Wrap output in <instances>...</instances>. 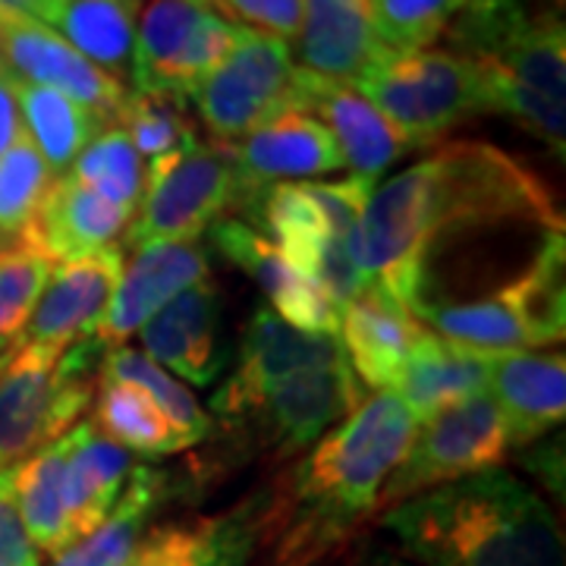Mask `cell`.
<instances>
[{
  "label": "cell",
  "mask_w": 566,
  "mask_h": 566,
  "mask_svg": "<svg viewBox=\"0 0 566 566\" xmlns=\"http://www.w3.org/2000/svg\"><path fill=\"white\" fill-rule=\"evenodd\" d=\"M378 41L390 51H424L460 20L465 0H368Z\"/></svg>",
  "instance_id": "35"
},
{
  "label": "cell",
  "mask_w": 566,
  "mask_h": 566,
  "mask_svg": "<svg viewBox=\"0 0 566 566\" xmlns=\"http://www.w3.org/2000/svg\"><path fill=\"white\" fill-rule=\"evenodd\" d=\"M419 431V419L390 387L356 406L286 475L259 516L271 566H322L378 513V494Z\"/></svg>",
  "instance_id": "2"
},
{
  "label": "cell",
  "mask_w": 566,
  "mask_h": 566,
  "mask_svg": "<svg viewBox=\"0 0 566 566\" xmlns=\"http://www.w3.org/2000/svg\"><path fill=\"white\" fill-rule=\"evenodd\" d=\"M491 365H494L491 353L453 344V340L424 331L416 346L409 349L394 390L403 397V403L412 409V416L422 424L447 406L488 390Z\"/></svg>",
  "instance_id": "26"
},
{
  "label": "cell",
  "mask_w": 566,
  "mask_h": 566,
  "mask_svg": "<svg viewBox=\"0 0 566 566\" xmlns=\"http://www.w3.org/2000/svg\"><path fill=\"white\" fill-rule=\"evenodd\" d=\"M233 32L211 0H148L136 20L129 82L136 92L186 104L230 51Z\"/></svg>",
  "instance_id": "10"
},
{
  "label": "cell",
  "mask_w": 566,
  "mask_h": 566,
  "mask_svg": "<svg viewBox=\"0 0 566 566\" xmlns=\"http://www.w3.org/2000/svg\"><path fill=\"white\" fill-rule=\"evenodd\" d=\"M120 274V243L54 268L17 344L66 353L73 344L95 337Z\"/></svg>",
  "instance_id": "17"
},
{
  "label": "cell",
  "mask_w": 566,
  "mask_h": 566,
  "mask_svg": "<svg viewBox=\"0 0 566 566\" xmlns=\"http://www.w3.org/2000/svg\"><path fill=\"white\" fill-rule=\"evenodd\" d=\"M293 111H305L331 129L344 167L356 180H378L390 164L416 151V145L356 85L324 80L303 66L293 73Z\"/></svg>",
  "instance_id": "15"
},
{
  "label": "cell",
  "mask_w": 566,
  "mask_h": 566,
  "mask_svg": "<svg viewBox=\"0 0 566 566\" xmlns=\"http://www.w3.org/2000/svg\"><path fill=\"white\" fill-rule=\"evenodd\" d=\"M340 363H346V353L337 334L300 331L262 305L245 324L237 371L223 381L211 406L218 416L240 419L268 387L281 385L283 378Z\"/></svg>",
  "instance_id": "12"
},
{
  "label": "cell",
  "mask_w": 566,
  "mask_h": 566,
  "mask_svg": "<svg viewBox=\"0 0 566 566\" xmlns=\"http://www.w3.org/2000/svg\"><path fill=\"white\" fill-rule=\"evenodd\" d=\"M346 566H416L412 560H406L400 551H394V547L378 545V542H365L349 560Z\"/></svg>",
  "instance_id": "44"
},
{
  "label": "cell",
  "mask_w": 566,
  "mask_h": 566,
  "mask_svg": "<svg viewBox=\"0 0 566 566\" xmlns=\"http://www.w3.org/2000/svg\"><path fill=\"white\" fill-rule=\"evenodd\" d=\"M223 148L240 177V199H237L240 208L255 192H262L264 186L293 180L308 182L312 177L344 170V155L331 129L305 111H283L262 123L259 129H252L249 136Z\"/></svg>",
  "instance_id": "16"
},
{
  "label": "cell",
  "mask_w": 566,
  "mask_h": 566,
  "mask_svg": "<svg viewBox=\"0 0 566 566\" xmlns=\"http://www.w3.org/2000/svg\"><path fill=\"white\" fill-rule=\"evenodd\" d=\"M129 221V208L107 202L88 186L63 174L51 182L20 243L41 252L51 262H73L117 243Z\"/></svg>",
  "instance_id": "21"
},
{
  "label": "cell",
  "mask_w": 566,
  "mask_h": 566,
  "mask_svg": "<svg viewBox=\"0 0 566 566\" xmlns=\"http://www.w3.org/2000/svg\"><path fill=\"white\" fill-rule=\"evenodd\" d=\"M422 334V322L378 286H368L363 296L344 305L337 331L356 381L371 394L397 385L406 356Z\"/></svg>",
  "instance_id": "22"
},
{
  "label": "cell",
  "mask_w": 566,
  "mask_h": 566,
  "mask_svg": "<svg viewBox=\"0 0 566 566\" xmlns=\"http://www.w3.org/2000/svg\"><path fill=\"white\" fill-rule=\"evenodd\" d=\"M293 73L286 41L237 25L230 51L192 92L211 139L240 142L271 117L293 111Z\"/></svg>",
  "instance_id": "11"
},
{
  "label": "cell",
  "mask_w": 566,
  "mask_h": 566,
  "mask_svg": "<svg viewBox=\"0 0 566 566\" xmlns=\"http://www.w3.org/2000/svg\"><path fill=\"white\" fill-rule=\"evenodd\" d=\"M117 126L129 136L139 158H164L170 151L182 148L186 142L196 139L192 123L182 114V102L164 98V95H145L129 92L117 114Z\"/></svg>",
  "instance_id": "37"
},
{
  "label": "cell",
  "mask_w": 566,
  "mask_h": 566,
  "mask_svg": "<svg viewBox=\"0 0 566 566\" xmlns=\"http://www.w3.org/2000/svg\"><path fill=\"white\" fill-rule=\"evenodd\" d=\"M104 349L95 337L51 353L13 344L0 356V472L63 438L95 397Z\"/></svg>",
  "instance_id": "5"
},
{
  "label": "cell",
  "mask_w": 566,
  "mask_h": 566,
  "mask_svg": "<svg viewBox=\"0 0 566 566\" xmlns=\"http://www.w3.org/2000/svg\"><path fill=\"white\" fill-rule=\"evenodd\" d=\"M488 394L504 412L510 441L535 444L560 428L566 416L564 353H504L494 356Z\"/></svg>",
  "instance_id": "23"
},
{
  "label": "cell",
  "mask_w": 566,
  "mask_h": 566,
  "mask_svg": "<svg viewBox=\"0 0 566 566\" xmlns=\"http://www.w3.org/2000/svg\"><path fill=\"white\" fill-rule=\"evenodd\" d=\"M145 356L196 387H211L227 368L221 344V290L192 283L139 327Z\"/></svg>",
  "instance_id": "19"
},
{
  "label": "cell",
  "mask_w": 566,
  "mask_h": 566,
  "mask_svg": "<svg viewBox=\"0 0 566 566\" xmlns=\"http://www.w3.org/2000/svg\"><path fill=\"white\" fill-rule=\"evenodd\" d=\"M208 277V252L199 240L145 243L129 259L107 303L95 340L102 349L123 346L158 308Z\"/></svg>",
  "instance_id": "18"
},
{
  "label": "cell",
  "mask_w": 566,
  "mask_h": 566,
  "mask_svg": "<svg viewBox=\"0 0 566 566\" xmlns=\"http://www.w3.org/2000/svg\"><path fill=\"white\" fill-rule=\"evenodd\" d=\"M422 424L400 465L381 488L378 510H390L422 491L465 475L497 469L513 447L504 412L488 390L447 406Z\"/></svg>",
  "instance_id": "9"
},
{
  "label": "cell",
  "mask_w": 566,
  "mask_h": 566,
  "mask_svg": "<svg viewBox=\"0 0 566 566\" xmlns=\"http://www.w3.org/2000/svg\"><path fill=\"white\" fill-rule=\"evenodd\" d=\"M92 424L102 428L104 438L114 444L136 450L142 457H167L189 447L170 419L151 403V397L126 381H98Z\"/></svg>",
  "instance_id": "31"
},
{
  "label": "cell",
  "mask_w": 566,
  "mask_h": 566,
  "mask_svg": "<svg viewBox=\"0 0 566 566\" xmlns=\"http://www.w3.org/2000/svg\"><path fill=\"white\" fill-rule=\"evenodd\" d=\"M22 120L20 107H17V95H13V73L0 63V155L20 139Z\"/></svg>",
  "instance_id": "42"
},
{
  "label": "cell",
  "mask_w": 566,
  "mask_h": 566,
  "mask_svg": "<svg viewBox=\"0 0 566 566\" xmlns=\"http://www.w3.org/2000/svg\"><path fill=\"white\" fill-rule=\"evenodd\" d=\"M296 41L303 70L349 85L385 51L368 0H303V29Z\"/></svg>",
  "instance_id": "25"
},
{
  "label": "cell",
  "mask_w": 566,
  "mask_h": 566,
  "mask_svg": "<svg viewBox=\"0 0 566 566\" xmlns=\"http://www.w3.org/2000/svg\"><path fill=\"white\" fill-rule=\"evenodd\" d=\"M485 70L488 107L516 120L564 158L566 151V29L560 13L520 10L482 44L469 48Z\"/></svg>",
  "instance_id": "6"
},
{
  "label": "cell",
  "mask_w": 566,
  "mask_h": 566,
  "mask_svg": "<svg viewBox=\"0 0 566 566\" xmlns=\"http://www.w3.org/2000/svg\"><path fill=\"white\" fill-rule=\"evenodd\" d=\"M142 0H44L35 22L61 35L111 80L133 76V44Z\"/></svg>",
  "instance_id": "27"
},
{
  "label": "cell",
  "mask_w": 566,
  "mask_h": 566,
  "mask_svg": "<svg viewBox=\"0 0 566 566\" xmlns=\"http://www.w3.org/2000/svg\"><path fill=\"white\" fill-rule=\"evenodd\" d=\"M54 180L57 177L25 133L0 155V252L20 245Z\"/></svg>",
  "instance_id": "34"
},
{
  "label": "cell",
  "mask_w": 566,
  "mask_h": 566,
  "mask_svg": "<svg viewBox=\"0 0 566 566\" xmlns=\"http://www.w3.org/2000/svg\"><path fill=\"white\" fill-rule=\"evenodd\" d=\"M528 223L564 230L547 182L488 142H447L368 192L359 221V268L409 312L424 300V259L460 230Z\"/></svg>",
  "instance_id": "1"
},
{
  "label": "cell",
  "mask_w": 566,
  "mask_h": 566,
  "mask_svg": "<svg viewBox=\"0 0 566 566\" xmlns=\"http://www.w3.org/2000/svg\"><path fill=\"white\" fill-rule=\"evenodd\" d=\"M129 475H133L129 450L104 438L92 419L76 422L66 431L63 501H66L73 542L92 535L111 516Z\"/></svg>",
  "instance_id": "24"
},
{
  "label": "cell",
  "mask_w": 566,
  "mask_h": 566,
  "mask_svg": "<svg viewBox=\"0 0 566 566\" xmlns=\"http://www.w3.org/2000/svg\"><path fill=\"white\" fill-rule=\"evenodd\" d=\"M170 475L148 469V465H133V475L123 488L120 501L111 510V516L92 535H85L61 554H54L51 566H123L129 554L136 551L151 516L161 510L167 501Z\"/></svg>",
  "instance_id": "28"
},
{
  "label": "cell",
  "mask_w": 566,
  "mask_h": 566,
  "mask_svg": "<svg viewBox=\"0 0 566 566\" xmlns=\"http://www.w3.org/2000/svg\"><path fill=\"white\" fill-rule=\"evenodd\" d=\"M70 177L98 192L102 199L123 205L136 214L145 189V167L139 151L117 123L104 126L95 139L82 148V155L70 167Z\"/></svg>",
  "instance_id": "33"
},
{
  "label": "cell",
  "mask_w": 566,
  "mask_h": 566,
  "mask_svg": "<svg viewBox=\"0 0 566 566\" xmlns=\"http://www.w3.org/2000/svg\"><path fill=\"white\" fill-rule=\"evenodd\" d=\"M211 243L218 245L223 259H230L262 286V293L271 300V312H277L283 322L308 334L340 331V305L318 283L308 281L286 262L281 249L255 227L233 218H218L211 223Z\"/></svg>",
  "instance_id": "20"
},
{
  "label": "cell",
  "mask_w": 566,
  "mask_h": 566,
  "mask_svg": "<svg viewBox=\"0 0 566 566\" xmlns=\"http://www.w3.org/2000/svg\"><path fill=\"white\" fill-rule=\"evenodd\" d=\"M0 566H41L39 551L29 542L17 510L10 469L0 472Z\"/></svg>",
  "instance_id": "40"
},
{
  "label": "cell",
  "mask_w": 566,
  "mask_h": 566,
  "mask_svg": "<svg viewBox=\"0 0 566 566\" xmlns=\"http://www.w3.org/2000/svg\"><path fill=\"white\" fill-rule=\"evenodd\" d=\"M564 230L545 233L535 262L494 293L469 303H422L412 315L431 324L438 337L491 356L532 353L564 340L566 327Z\"/></svg>",
  "instance_id": "4"
},
{
  "label": "cell",
  "mask_w": 566,
  "mask_h": 566,
  "mask_svg": "<svg viewBox=\"0 0 566 566\" xmlns=\"http://www.w3.org/2000/svg\"><path fill=\"white\" fill-rule=\"evenodd\" d=\"M230 25H243L281 41H296L303 29V0H211Z\"/></svg>",
  "instance_id": "39"
},
{
  "label": "cell",
  "mask_w": 566,
  "mask_h": 566,
  "mask_svg": "<svg viewBox=\"0 0 566 566\" xmlns=\"http://www.w3.org/2000/svg\"><path fill=\"white\" fill-rule=\"evenodd\" d=\"M214 520L167 523L139 538L136 551L123 566H205L211 554Z\"/></svg>",
  "instance_id": "38"
},
{
  "label": "cell",
  "mask_w": 566,
  "mask_h": 566,
  "mask_svg": "<svg viewBox=\"0 0 566 566\" xmlns=\"http://www.w3.org/2000/svg\"><path fill=\"white\" fill-rule=\"evenodd\" d=\"M353 85L416 148L438 142L475 114H491L482 61L450 48H385Z\"/></svg>",
  "instance_id": "7"
},
{
  "label": "cell",
  "mask_w": 566,
  "mask_h": 566,
  "mask_svg": "<svg viewBox=\"0 0 566 566\" xmlns=\"http://www.w3.org/2000/svg\"><path fill=\"white\" fill-rule=\"evenodd\" d=\"M523 465L545 482L547 491L557 494V501H564V434L532 447L523 457Z\"/></svg>",
  "instance_id": "41"
},
{
  "label": "cell",
  "mask_w": 566,
  "mask_h": 566,
  "mask_svg": "<svg viewBox=\"0 0 566 566\" xmlns=\"http://www.w3.org/2000/svg\"><path fill=\"white\" fill-rule=\"evenodd\" d=\"M520 10H523L520 0H465L460 25H491V22L506 20V17H513Z\"/></svg>",
  "instance_id": "43"
},
{
  "label": "cell",
  "mask_w": 566,
  "mask_h": 566,
  "mask_svg": "<svg viewBox=\"0 0 566 566\" xmlns=\"http://www.w3.org/2000/svg\"><path fill=\"white\" fill-rule=\"evenodd\" d=\"M381 528L416 566H566L551 504L501 465L390 506Z\"/></svg>",
  "instance_id": "3"
},
{
  "label": "cell",
  "mask_w": 566,
  "mask_h": 566,
  "mask_svg": "<svg viewBox=\"0 0 566 566\" xmlns=\"http://www.w3.org/2000/svg\"><path fill=\"white\" fill-rule=\"evenodd\" d=\"M54 262L29 245L0 252V356L20 340Z\"/></svg>",
  "instance_id": "36"
},
{
  "label": "cell",
  "mask_w": 566,
  "mask_h": 566,
  "mask_svg": "<svg viewBox=\"0 0 566 566\" xmlns=\"http://www.w3.org/2000/svg\"><path fill=\"white\" fill-rule=\"evenodd\" d=\"M240 199V177L221 142L199 136L155 158L145 174L136 218L123 243L139 249L167 240H199V233Z\"/></svg>",
  "instance_id": "8"
},
{
  "label": "cell",
  "mask_w": 566,
  "mask_h": 566,
  "mask_svg": "<svg viewBox=\"0 0 566 566\" xmlns=\"http://www.w3.org/2000/svg\"><path fill=\"white\" fill-rule=\"evenodd\" d=\"M363 403V390L349 363L331 368H312L281 385L268 387L240 419H255L259 438L277 457H293L303 447L315 444L331 424L344 422L346 416Z\"/></svg>",
  "instance_id": "14"
},
{
  "label": "cell",
  "mask_w": 566,
  "mask_h": 566,
  "mask_svg": "<svg viewBox=\"0 0 566 566\" xmlns=\"http://www.w3.org/2000/svg\"><path fill=\"white\" fill-rule=\"evenodd\" d=\"M0 63L22 82L57 88L66 98L88 107L107 126L117 123L126 85L111 80L95 63L76 54L61 35L48 25L22 17L17 10L0 3Z\"/></svg>",
  "instance_id": "13"
},
{
  "label": "cell",
  "mask_w": 566,
  "mask_h": 566,
  "mask_svg": "<svg viewBox=\"0 0 566 566\" xmlns=\"http://www.w3.org/2000/svg\"><path fill=\"white\" fill-rule=\"evenodd\" d=\"M98 381H126V385L142 387L189 447L199 444L211 434V416L192 397V390L180 385L167 368L151 363L142 349H133V346L104 349L102 365H98Z\"/></svg>",
  "instance_id": "32"
},
{
  "label": "cell",
  "mask_w": 566,
  "mask_h": 566,
  "mask_svg": "<svg viewBox=\"0 0 566 566\" xmlns=\"http://www.w3.org/2000/svg\"><path fill=\"white\" fill-rule=\"evenodd\" d=\"M13 95H17L25 136L32 139L44 164L51 167V174L57 177L70 174L82 148L107 126L102 117H95L88 107L66 98L57 88L32 85L13 76Z\"/></svg>",
  "instance_id": "29"
},
{
  "label": "cell",
  "mask_w": 566,
  "mask_h": 566,
  "mask_svg": "<svg viewBox=\"0 0 566 566\" xmlns=\"http://www.w3.org/2000/svg\"><path fill=\"white\" fill-rule=\"evenodd\" d=\"M63 469H66V434L10 469L13 497L25 535L35 551H44L51 557L73 545L66 501H63Z\"/></svg>",
  "instance_id": "30"
}]
</instances>
